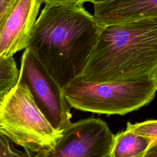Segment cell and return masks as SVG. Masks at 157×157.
I'll return each mask as SVG.
<instances>
[{"label": "cell", "mask_w": 157, "mask_h": 157, "mask_svg": "<svg viewBox=\"0 0 157 157\" xmlns=\"http://www.w3.org/2000/svg\"><path fill=\"white\" fill-rule=\"evenodd\" d=\"M102 28L83 6L45 4L28 47L63 88L80 76Z\"/></svg>", "instance_id": "6da1fadb"}, {"label": "cell", "mask_w": 157, "mask_h": 157, "mask_svg": "<svg viewBox=\"0 0 157 157\" xmlns=\"http://www.w3.org/2000/svg\"><path fill=\"white\" fill-rule=\"evenodd\" d=\"M157 70V17L102 26L80 77L88 82L133 81Z\"/></svg>", "instance_id": "7a4b0ae2"}, {"label": "cell", "mask_w": 157, "mask_h": 157, "mask_svg": "<svg viewBox=\"0 0 157 157\" xmlns=\"http://www.w3.org/2000/svg\"><path fill=\"white\" fill-rule=\"evenodd\" d=\"M156 91L157 83L151 77L133 81L88 82L78 77L63 88L71 107L99 114L121 115L149 104Z\"/></svg>", "instance_id": "3957f363"}, {"label": "cell", "mask_w": 157, "mask_h": 157, "mask_svg": "<svg viewBox=\"0 0 157 157\" xmlns=\"http://www.w3.org/2000/svg\"><path fill=\"white\" fill-rule=\"evenodd\" d=\"M0 133L32 153L52 149L62 135L37 107L20 77L17 84L0 98Z\"/></svg>", "instance_id": "277c9868"}, {"label": "cell", "mask_w": 157, "mask_h": 157, "mask_svg": "<svg viewBox=\"0 0 157 157\" xmlns=\"http://www.w3.org/2000/svg\"><path fill=\"white\" fill-rule=\"evenodd\" d=\"M19 71V77L27 85L37 107L53 128L62 132L71 123V107L63 88L29 47L23 53Z\"/></svg>", "instance_id": "5b68a950"}, {"label": "cell", "mask_w": 157, "mask_h": 157, "mask_svg": "<svg viewBox=\"0 0 157 157\" xmlns=\"http://www.w3.org/2000/svg\"><path fill=\"white\" fill-rule=\"evenodd\" d=\"M114 135L106 123L88 118L71 123L55 146L34 157H108Z\"/></svg>", "instance_id": "8992f818"}, {"label": "cell", "mask_w": 157, "mask_h": 157, "mask_svg": "<svg viewBox=\"0 0 157 157\" xmlns=\"http://www.w3.org/2000/svg\"><path fill=\"white\" fill-rule=\"evenodd\" d=\"M41 0H17L0 31V58L26 48L37 21Z\"/></svg>", "instance_id": "52a82bcc"}, {"label": "cell", "mask_w": 157, "mask_h": 157, "mask_svg": "<svg viewBox=\"0 0 157 157\" xmlns=\"http://www.w3.org/2000/svg\"><path fill=\"white\" fill-rule=\"evenodd\" d=\"M93 16L102 26L157 17V0H111L94 4Z\"/></svg>", "instance_id": "ba28073f"}, {"label": "cell", "mask_w": 157, "mask_h": 157, "mask_svg": "<svg viewBox=\"0 0 157 157\" xmlns=\"http://www.w3.org/2000/svg\"><path fill=\"white\" fill-rule=\"evenodd\" d=\"M151 143V139L125 129L114 135L108 157H143Z\"/></svg>", "instance_id": "9c48e42d"}, {"label": "cell", "mask_w": 157, "mask_h": 157, "mask_svg": "<svg viewBox=\"0 0 157 157\" xmlns=\"http://www.w3.org/2000/svg\"><path fill=\"white\" fill-rule=\"evenodd\" d=\"M19 74L20 71L13 56L0 58V98L17 84Z\"/></svg>", "instance_id": "30bf717a"}, {"label": "cell", "mask_w": 157, "mask_h": 157, "mask_svg": "<svg viewBox=\"0 0 157 157\" xmlns=\"http://www.w3.org/2000/svg\"><path fill=\"white\" fill-rule=\"evenodd\" d=\"M126 129L137 134L150 138L151 147L157 145V120H150L140 123H128Z\"/></svg>", "instance_id": "8fae6325"}, {"label": "cell", "mask_w": 157, "mask_h": 157, "mask_svg": "<svg viewBox=\"0 0 157 157\" xmlns=\"http://www.w3.org/2000/svg\"><path fill=\"white\" fill-rule=\"evenodd\" d=\"M0 157H34L28 150H18L14 148L12 142L0 133Z\"/></svg>", "instance_id": "7c38bea8"}, {"label": "cell", "mask_w": 157, "mask_h": 157, "mask_svg": "<svg viewBox=\"0 0 157 157\" xmlns=\"http://www.w3.org/2000/svg\"><path fill=\"white\" fill-rule=\"evenodd\" d=\"M17 0H0V31Z\"/></svg>", "instance_id": "4fadbf2b"}, {"label": "cell", "mask_w": 157, "mask_h": 157, "mask_svg": "<svg viewBox=\"0 0 157 157\" xmlns=\"http://www.w3.org/2000/svg\"><path fill=\"white\" fill-rule=\"evenodd\" d=\"M45 4H63L70 6H83L86 0H41Z\"/></svg>", "instance_id": "5bb4252c"}, {"label": "cell", "mask_w": 157, "mask_h": 157, "mask_svg": "<svg viewBox=\"0 0 157 157\" xmlns=\"http://www.w3.org/2000/svg\"><path fill=\"white\" fill-rule=\"evenodd\" d=\"M143 157H157V145L150 147Z\"/></svg>", "instance_id": "9a60e30c"}, {"label": "cell", "mask_w": 157, "mask_h": 157, "mask_svg": "<svg viewBox=\"0 0 157 157\" xmlns=\"http://www.w3.org/2000/svg\"><path fill=\"white\" fill-rule=\"evenodd\" d=\"M109 1H111V0H86V2H90L93 4H99V3Z\"/></svg>", "instance_id": "2e32d148"}, {"label": "cell", "mask_w": 157, "mask_h": 157, "mask_svg": "<svg viewBox=\"0 0 157 157\" xmlns=\"http://www.w3.org/2000/svg\"><path fill=\"white\" fill-rule=\"evenodd\" d=\"M151 78L152 80H153L156 83H157V70H156L153 73V74L151 75Z\"/></svg>", "instance_id": "e0dca14e"}]
</instances>
